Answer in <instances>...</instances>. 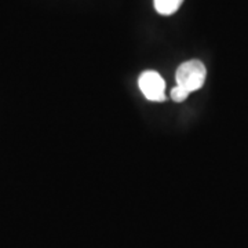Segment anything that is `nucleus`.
Returning <instances> with one entry per match:
<instances>
[{
    "label": "nucleus",
    "instance_id": "1",
    "mask_svg": "<svg viewBox=\"0 0 248 248\" xmlns=\"http://www.w3.org/2000/svg\"><path fill=\"white\" fill-rule=\"evenodd\" d=\"M205 76H207V69L202 61L192 60V61L184 62L175 73L177 86L184 87L187 93H193L203 87Z\"/></svg>",
    "mask_w": 248,
    "mask_h": 248
},
{
    "label": "nucleus",
    "instance_id": "2",
    "mask_svg": "<svg viewBox=\"0 0 248 248\" xmlns=\"http://www.w3.org/2000/svg\"><path fill=\"white\" fill-rule=\"evenodd\" d=\"M138 84L146 99L153 102H163L166 99V81L157 72H143L140 76Z\"/></svg>",
    "mask_w": 248,
    "mask_h": 248
},
{
    "label": "nucleus",
    "instance_id": "3",
    "mask_svg": "<svg viewBox=\"0 0 248 248\" xmlns=\"http://www.w3.org/2000/svg\"><path fill=\"white\" fill-rule=\"evenodd\" d=\"M184 0H155V9L161 16H171L177 13Z\"/></svg>",
    "mask_w": 248,
    "mask_h": 248
},
{
    "label": "nucleus",
    "instance_id": "4",
    "mask_svg": "<svg viewBox=\"0 0 248 248\" xmlns=\"http://www.w3.org/2000/svg\"><path fill=\"white\" fill-rule=\"evenodd\" d=\"M189 94L190 93H187L184 87H181V86H177V87H174V89L171 90V98H172V101H175V102H184L186 98L189 97Z\"/></svg>",
    "mask_w": 248,
    "mask_h": 248
}]
</instances>
